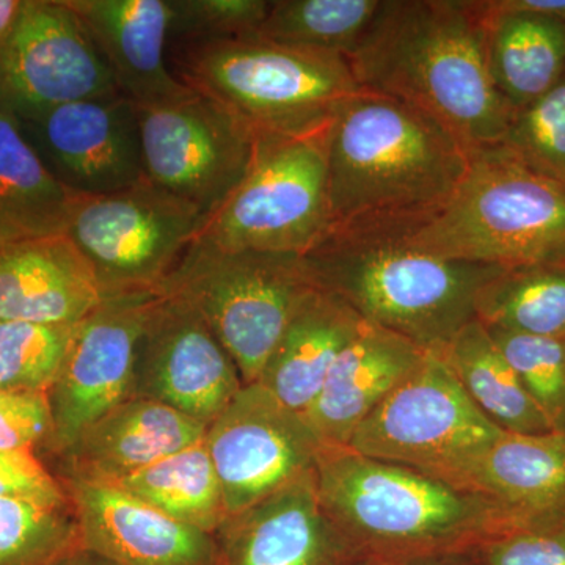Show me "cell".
<instances>
[{"label": "cell", "instance_id": "cell-1", "mask_svg": "<svg viewBox=\"0 0 565 565\" xmlns=\"http://www.w3.org/2000/svg\"><path fill=\"white\" fill-rule=\"evenodd\" d=\"M348 62L363 90L426 111L470 150L501 143L514 115L490 74L481 0H385Z\"/></svg>", "mask_w": 565, "mask_h": 565}, {"label": "cell", "instance_id": "cell-2", "mask_svg": "<svg viewBox=\"0 0 565 565\" xmlns=\"http://www.w3.org/2000/svg\"><path fill=\"white\" fill-rule=\"evenodd\" d=\"M315 475L323 512L349 555L379 565L467 555L519 527L479 494L348 446H322Z\"/></svg>", "mask_w": 565, "mask_h": 565}, {"label": "cell", "instance_id": "cell-3", "mask_svg": "<svg viewBox=\"0 0 565 565\" xmlns=\"http://www.w3.org/2000/svg\"><path fill=\"white\" fill-rule=\"evenodd\" d=\"M471 150L411 104L363 90L327 132L333 230L418 221L457 191Z\"/></svg>", "mask_w": 565, "mask_h": 565}, {"label": "cell", "instance_id": "cell-4", "mask_svg": "<svg viewBox=\"0 0 565 565\" xmlns=\"http://www.w3.org/2000/svg\"><path fill=\"white\" fill-rule=\"evenodd\" d=\"M303 262L316 288L424 351L444 348L476 319L479 292L504 269L424 252L396 223L334 228Z\"/></svg>", "mask_w": 565, "mask_h": 565}, {"label": "cell", "instance_id": "cell-5", "mask_svg": "<svg viewBox=\"0 0 565 565\" xmlns=\"http://www.w3.org/2000/svg\"><path fill=\"white\" fill-rule=\"evenodd\" d=\"M416 247L457 262L516 267L565 258V189L503 145L471 150L455 195L418 221L396 223Z\"/></svg>", "mask_w": 565, "mask_h": 565}, {"label": "cell", "instance_id": "cell-6", "mask_svg": "<svg viewBox=\"0 0 565 565\" xmlns=\"http://www.w3.org/2000/svg\"><path fill=\"white\" fill-rule=\"evenodd\" d=\"M177 47L170 68L191 90L221 104L256 134L305 136L329 128L363 92L348 58L253 36Z\"/></svg>", "mask_w": 565, "mask_h": 565}, {"label": "cell", "instance_id": "cell-7", "mask_svg": "<svg viewBox=\"0 0 565 565\" xmlns=\"http://www.w3.org/2000/svg\"><path fill=\"white\" fill-rule=\"evenodd\" d=\"M315 289L303 256L193 244L159 291L177 294L202 316L250 385Z\"/></svg>", "mask_w": 565, "mask_h": 565}, {"label": "cell", "instance_id": "cell-8", "mask_svg": "<svg viewBox=\"0 0 565 565\" xmlns=\"http://www.w3.org/2000/svg\"><path fill=\"white\" fill-rule=\"evenodd\" d=\"M327 132L258 134L250 169L193 244L299 256L313 250L333 230Z\"/></svg>", "mask_w": 565, "mask_h": 565}, {"label": "cell", "instance_id": "cell-9", "mask_svg": "<svg viewBox=\"0 0 565 565\" xmlns=\"http://www.w3.org/2000/svg\"><path fill=\"white\" fill-rule=\"evenodd\" d=\"M204 217L145 178L122 191L71 199L66 236L104 296L159 291L191 250Z\"/></svg>", "mask_w": 565, "mask_h": 565}, {"label": "cell", "instance_id": "cell-10", "mask_svg": "<svg viewBox=\"0 0 565 565\" xmlns=\"http://www.w3.org/2000/svg\"><path fill=\"white\" fill-rule=\"evenodd\" d=\"M505 433L465 394L437 351L353 433L348 448L448 481Z\"/></svg>", "mask_w": 565, "mask_h": 565}, {"label": "cell", "instance_id": "cell-11", "mask_svg": "<svg viewBox=\"0 0 565 565\" xmlns=\"http://www.w3.org/2000/svg\"><path fill=\"white\" fill-rule=\"evenodd\" d=\"M145 178L206 221L244 180L258 134L221 104L193 92L139 109Z\"/></svg>", "mask_w": 565, "mask_h": 565}, {"label": "cell", "instance_id": "cell-12", "mask_svg": "<svg viewBox=\"0 0 565 565\" xmlns=\"http://www.w3.org/2000/svg\"><path fill=\"white\" fill-rule=\"evenodd\" d=\"M158 297L159 291L106 296L74 326L68 352L47 392L52 435L40 459L61 456L90 424L131 397L140 340Z\"/></svg>", "mask_w": 565, "mask_h": 565}, {"label": "cell", "instance_id": "cell-13", "mask_svg": "<svg viewBox=\"0 0 565 565\" xmlns=\"http://www.w3.org/2000/svg\"><path fill=\"white\" fill-rule=\"evenodd\" d=\"M121 95L65 0H28L0 50V109L28 120L63 104Z\"/></svg>", "mask_w": 565, "mask_h": 565}, {"label": "cell", "instance_id": "cell-14", "mask_svg": "<svg viewBox=\"0 0 565 565\" xmlns=\"http://www.w3.org/2000/svg\"><path fill=\"white\" fill-rule=\"evenodd\" d=\"M204 446L228 516L315 470L322 449L305 415L286 407L262 384L241 388L207 426Z\"/></svg>", "mask_w": 565, "mask_h": 565}, {"label": "cell", "instance_id": "cell-15", "mask_svg": "<svg viewBox=\"0 0 565 565\" xmlns=\"http://www.w3.org/2000/svg\"><path fill=\"white\" fill-rule=\"evenodd\" d=\"M243 386L232 355L202 316L177 294L159 291L140 340L131 397L210 426Z\"/></svg>", "mask_w": 565, "mask_h": 565}, {"label": "cell", "instance_id": "cell-16", "mask_svg": "<svg viewBox=\"0 0 565 565\" xmlns=\"http://www.w3.org/2000/svg\"><path fill=\"white\" fill-rule=\"evenodd\" d=\"M18 122L70 195H106L145 180L139 109L126 96L63 104Z\"/></svg>", "mask_w": 565, "mask_h": 565}, {"label": "cell", "instance_id": "cell-17", "mask_svg": "<svg viewBox=\"0 0 565 565\" xmlns=\"http://www.w3.org/2000/svg\"><path fill=\"white\" fill-rule=\"evenodd\" d=\"M58 481L76 519L77 541L115 564L217 565L215 534L177 522L120 487Z\"/></svg>", "mask_w": 565, "mask_h": 565}, {"label": "cell", "instance_id": "cell-18", "mask_svg": "<svg viewBox=\"0 0 565 565\" xmlns=\"http://www.w3.org/2000/svg\"><path fill=\"white\" fill-rule=\"evenodd\" d=\"M109 66L115 85L137 109L189 98L170 68V0H65Z\"/></svg>", "mask_w": 565, "mask_h": 565}, {"label": "cell", "instance_id": "cell-19", "mask_svg": "<svg viewBox=\"0 0 565 565\" xmlns=\"http://www.w3.org/2000/svg\"><path fill=\"white\" fill-rule=\"evenodd\" d=\"M217 565H337L348 550L323 512L315 470L228 516Z\"/></svg>", "mask_w": 565, "mask_h": 565}, {"label": "cell", "instance_id": "cell-20", "mask_svg": "<svg viewBox=\"0 0 565 565\" xmlns=\"http://www.w3.org/2000/svg\"><path fill=\"white\" fill-rule=\"evenodd\" d=\"M207 426L141 397H129L96 419L61 456L58 479L111 482L204 440Z\"/></svg>", "mask_w": 565, "mask_h": 565}, {"label": "cell", "instance_id": "cell-21", "mask_svg": "<svg viewBox=\"0 0 565 565\" xmlns=\"http://www.w3.org/2000/svg\"><path fill=\"white\" fill-rule=\"evenodd\" d=\"M104 297L90 263L66 234L0 252V321L74 326Z\"/></svg>", "mask_w": 565, "mask_h": 565}, {"label": "cell", "instance_id": "cell-22", "mask_svg": "<svg viewBox=\"0 0 565 565\" xmlns=\"http://www.w3.org/2000/svg\"><path fill=\"white\" fill-rule=\"evenodd\" d=\"M427 353L399 334L364 322L305 414L322 446H348L360 424L418 370Z\"/></svg>", "mask_w": 565, "mask_h": 565}, {"label": "cell", "instance_id": "cell-23", "mask_svg": "<svg viewBox=\"0 0 565 565\" xmlns=\"http://www.w3.org/2000/svg\"><path fill=\"white\" fill-rule=\"evenodd\" d=\"M449 486L492 501L516 526L565 516V434H504Z\"/></svg>", "mask_w": 565, "mask_h": 565}, {"label": "cell", "instance_id": "cell-24", "mask_svg": "<svg viewBox=\"0 0 565 565\" xmlns=\"http://www.w3.org/2000/svg\"><path fill=\"white\" fill-rule=\"evenodd\" d=\"M363 323L343 299L316 288L286 327L256 384L286 407L307 414L338 356Z\"/></svg>", "mask_w": 565, "mask_h": 565}, {"label": "cell", "instance_id": "cell-25", "mask_svg": "<svg viewBox=\"0 0 565 565\" xmlns=\"http://www.w3.org/2000/svg\"><path fill=\"white\" fill-rule=\"evenodd\" d=\"M487 55L498 92L520 110L544 96L565 74V24L544 14L481 0Z\"/></svg>", "mask_w": 565, "mask_h": 565}, {"label": "cell", "instance_id": "cell-26", "mask_svg": "<svg viewBox=\"0 0 565 565\" xmlns=\"http://www.w3.org/2000/svg\"><path fill=\"white\" fill-rule=\"evenodd\" d=\"M71 199L17 118L0 109V245L65 234Z\"/></svg>", "mask_w": 565, "mask_h": 565}, {"label": "cell", "instance_id": "cell-27", "mask_svg": "<svg viewBox=\"0 0 565 565\" xmlns=\"http://www.w3.org/2000/svg\"><path fill=\"white\" fill-rule=\"evenodd\" d=\"M437 352L471 403L503 433H553L484 323L468 322Z\"/></svg>", "mask_w": 565, "mask_h": 565}, {"label": "cell", "instance_id": "cell-28", "mask_svg": "<svg viewBox=\"0 0 565 565\" xmlns=\"http://www.w3.org/2000/svg\"><path fill=\"white\" fill-rule=\"evenodd\" d=\"M111 486L204 533H217L228 519L221 481L204 440Z\"/></svg>", "mask_w": 565, "mask_h": 565}, {"label": "cell", "instance_id": "cell-29", "mask_svg": "<svg viewBox=\"0 0 565 565\" xmlns=\"http://www.w3.org/2000/svg\"><path fill=\"white\" fill-rule=\"evenodd\" d=\"M475 313L489 329L565 338V258L504 267L479 292Z\"/></svg>", "mask_w": 565, "mask_h": 565}, {"label": "cell", "instance_id": "cell-30", "mask_svg": "<svg viewBox=\"0 0 565 565\" xmlns=\"http://www.w3.org/2000/svg\"><path fill=\"white\" fill-rule=\"evenodd\" d=\"M385 0H275L259 39L349 58L371 31Z\"/></svg>", "mask_w": 565, "mask_h": 565}, {"label": "cell", "instance_id": "cell-31", "mask_svg": "<svg viewBox=\"0 0 565 565\" xmlns=\"http://www.w3.org/2000/svg\"><path fill=\"white\" fill-rule=\"evenodd\" d=\"M76 542L71 504L0 497V565H47Z\"/></svg>", "mask_w": 565, "mask_h": 565}, {"label": "cell", "instance_id": "cell-32", "mask_svg": "<svg viewBox=\"0 0 565 565\" xmlns=\"http://www.w3.org/2000/svg\"><path fill=\"white\" fill-rule=\"evenodd\" d=\"M74 326L0 321V390L50 392Z\"/></svg>", "mask_w": 565, "mask_h": 565}, {"label": "cell", "instance_id": "cell-33", "mask_svg": "<svg viewBox=\"0 0 565 565\" xmlns=\"http://www.w3.org/2000/svg\"><path fill=\"white\" fill-rule=\"evenodd\" d=\"M501 145L527 169L565 189V74L552 90L514 111Z\"/></svg>", "mask_w": 565, "mask_h": 565}, {"label": "cell", "instance_id": "cell-34", "mask_svg": "<svg viewBox=\"0 0 565 565\" xmlns=\"http://www.w3.org/2000/svg\"><path fill=\"white\" fill-rule=\"evenodd\" d=\"M553 433L565 434V338L489 329Z\"/></svg>", "mask_w": 565, "mask_h": 565}, {"label": "cell", "instance_id": "cell-35", "mask_svg": "<svg viewBox=\"0 0 565 565\" xmlns=\"http://www.w3.org/2000/svg\"><path fill=\"white\" fill-rule=\"evenodd\" d=\"M267 0H170L169 44H202L258 36Z\"/></svg>", "mask_w": 565, "mask_h": 565}, {"label": "cell", "instance_id": "cell-36", "mask_svg": "<svg viewBox=\"0 0 565 565\" xmlns=\"http://www.w3.org/2000/svg\"><path fill=\"white\" fill-rule=\"evenodd\" d=\"M467 557L470 565H565V516L493 535Z\"/></svg>", "mask_w": 565, "mask_h": 565}, {"label": "cell", "instance_id": "cell-37", "mask_svg": "<svg viewBox=\"0 0 565 565\" xmlns=\"http://www.w3.org/2000/svg\"><path fill=\"white\" fill-rule=\"evenodd\" d=\"M52 415L46 392L0 390V451H35L50 441Z\"/></svg>", "mask_w": 565, "mask_h": 565}, {"label": "cell", "instance_id": "cell-38", "mask_svg": "<svg viewBox=\"0 0 565 565\" xmlns=\"http://www.w3.org/2000/svg\"><path fill=\"white\" fill-rule=\"evenodd\" d=\"M0 497L50 505L70 504L57 476L35 451H0Z\"/></svg>", "mask_w": 565, "mask_h": 565}, {"label": "cell", "instance_id": "cell-39", "mask_svg": "<svg viewBox=\"0 0 565 565\" xmlns=\"http://www.w3.org/2000/svg\"><path fill=\"white\" fill-rule=\"evenodd\" d=\"M497 2L503 9L531 11L565 24V0H497Z\"/></svg>", "mask_w": 565, "mask_h": 565}, {"label": "cell", "instance_id": "cell-40", "mask_svg": "<svg viewBox=\"0 0 565 565\" xmlns=\"http://www.w3.org/2000/svg\"><path fill=\"white\" fill-rule=\"evenodd\" d=\"M47 565H118L109 557L103 556L102 553L95 552V550L87 548L81 544L79 541L76 544L66 548L61 555L54 557Z\"/></svg>", "mask_w": 565, "mask_h": 565}, {"label": "cell", "instance_id": "cell-41", "mask_svg": "<svg viewBox=\"0 0 565 565\" xmlns=\"http://www.w3.org/2000/svg\"><path fill=\"white\" fill-rule=\"evenodd\" d=\"M28 0H0V50L17 29Z\"/></svg>", "mask_w": 565, "mask_h": 565}, {"label": "cell", "instance_id": "cell-42", "mask_svg": "<svg viewBox=\"0 0 565 565\" xmlns=\"http://www.w3.org/2000/svg\"><path fill=\"white\" fill-rule=\"evenodd\" d=\"M401 565H470L467 555L430 557V559L412 561Z\"/></svg>", "mask_w": 565, "mask_h": 565}, {"label": "cell", "instance_id": "cell-43", "mask_svg": "<svg viewBox=\"0 0 565 565\" xmlns=\"http://www.w3.org/2000/svg\"><path fill=\"white\" fill-rule=\"evenodd\" d=\"M337 565H379L373 563V561L364 559V557L359 556H349L345 559L341 561Z\"/></svg>", "mask_w": 565, "mask_h": 565}, {"label": "cell", "instance_id": "cell-44", "mask_svg": "<svg viewBox=\"0 0 565 565\" xmlns=\"http://www.w3.org/2000/svg\"><path fill=\"white\" fill-rule=\"evenodd\" d=\"M0 252H2V245H0Z\"/></svg>", "mask_w": 565, "mask_h": 565}]
</instances>
